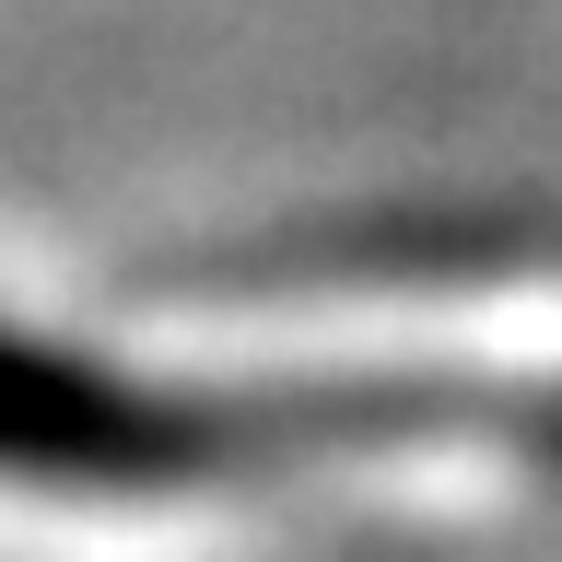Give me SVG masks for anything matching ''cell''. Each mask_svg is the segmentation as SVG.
<instances>
[{"label": "cell", "mask_w": 562, "mask_h": 562, "mask_svg": "<svg viewBox=\"0 0 562 562\" xmlns=\"http://www.w3.org/2000/svg\"><path fill=\"white\" fill-rule=\"evenodd\" d=\"M411 446H504L562 481V386L527 375H293V386H153L117 363L0 328V469L70 492H235L340 457Z\"/></svg>", "instance_id": "obj_1"}]
</instances>
